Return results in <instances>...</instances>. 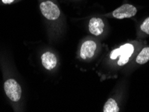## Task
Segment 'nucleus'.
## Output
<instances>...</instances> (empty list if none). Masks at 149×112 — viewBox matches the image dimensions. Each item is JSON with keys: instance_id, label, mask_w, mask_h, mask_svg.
I'll return each instance as SVG.
<instances>
[{"instance_id": "10", "label": "nucleus", "mask_w": 149, "mask_h": 112, "mask_svg": "<svg viewBox=\"0 0 149 112\" xmlns=\"http://www.w3.org/2000/svg\"><path fill=\"white\" fill-rule=\"evenodd\" d=\"M141 29L142 32L146 33V34H149V17L146 18L144 22L141 26Z\"/></svg>"}, {"instance_id": "5", "label": "nucleus", "mask_w": 149, "mask_h": 112, "mask_svg": "<svg viewBox=\"0 0 149 112\" xmlns=\"http://www.w3.org/2000/svg\"><path fill=\"white\" fill-rule=\"evenodd\" d=\"M97 45L95 42L92 40L85 41L83 44L80 50V56L83 59L91 58L95 54Z\"/></svg>"}, {"instance_id": "3", "label": "nucleus", "mask_w": 149, "mask_h": 112, "mask_svg": "<svg viewBox=\"0 0 149 112\" xmlns=\"http://www.w3.org/2000/svg\"><path fill=\"white\" fill-rule=\"evenodd\" d=\"M40 10L43 16L49 19L54 20L60 16V10L57 6L50 1L42 2L40 4Z\"/></svg>"}, {"instance_id": "4", "label": "nucleus", "mask_w": 149, "mask_h": 112, "mask_svg": "<svg viewBox=\"0 0 149 112\" xmlns=\"http://www.w3.org/2000/svg\"><path fill=\"white\" fill-rule=\"evenodd\" d=\"M137 12V10L134 6L130 4H124L113 12V16L115 18L121 19L124 18L134 16Z\"/></svg>"}, {"instance_id": "2", "label": "nucleus", "mask_w": 149, "mask_h": 112, "mask_svg": "<svg viewBox=\"0 0 149 112\" xmlns=\"http://www.w3.org/2000/svg\"><path fill=\"white\" fill-rule=\"evenodd\" d=\"M6 93L10 100L17 102L21 98L22 89L18 83L14 79H8L4 84Z\"/></svg>"}, {"instance_id": "6", "label": "nucleus", "mask_w": 149, "mask_h": 112, "mask_svg": "<svg viewBox=\"0 0 149 112\" xmlns=\"http://www.w3.org/2000/svg\"><path fill=\"white\" fill-rule=\"evenodd\" d=\"M104 24L102 19L93 17L90 19L89 24V30L92 34L99 36L104 31Z\"/></svg>"}, {"instance_id": "1", "label": "nucleus", "mask_w": 149, "mask_h": 112, "mask_svg": "<svg viewBox=\"0 0 149 112\" xmlns=\"http://www.w3.org/2000/svg\"><path fill=\"white\" fill-rule=\"evenodd\" d=\"M134 48L130 44H126L122 45L119 48L113 50L110 54V58L115 60L120 56L119 61H118V65L119 66H123L128 63L130 57L133 54Z\"/></svg>"}, {"instance_id": "8", "label": "nucleus", "mask_w": 149, "mask_h": 112, "mask_svg": "<svg viewBox=\"0 0 149 112\" xmlns=\"http://www.w3.org/2000/svg\"><path fill=\"white\" fill-rule=\"evenodd\" d=\"M120 110L119 107L113 99H109L104 105V112H118Z\"/></svg>"}, {"instance_id": "11", "label": "nucleus", "mask_w": 149, "mask_h": 112, "mask_svg": "<svg viewBox=\"0 0 149 112\" xmlns=\"http://www.w3.org/2000/svg\"><path fill=\"white\" fill-rule=\"evenodd\" d=\"M2 2L5 4H9V3H12L14 0H1Z\"/></svg>"}, {"instance_id": "9", "label": "nucleus", "mask_w": 149, "mask_h": 112, "mask_svg": "<svg viewBox=\"0 0 149 112\" xmlns=\"http://www.w3.org/2000/svg\"><path fill=\"white\" fill-rule=\"evenodd\" d=\"M149 61V47H146L142 50L136 58V63L140 65H144Z\"/></svg>"}, {"instance_id": "7", "label": "nucleus", "mask_w": 149, "mask_h": 112, "mask_svg": "<svg viewBox=\"0 0 149 112\" xmlns=\"http://www.w3.org/2000/svg\"><path fill=\"white\" fill-rule=\"evenodd\" d=\"M41 59L43 66L48 70L52 69L57 64L56 57L50 52H47L44 53L41 56Z\"/></svg>"}]
</instances>
